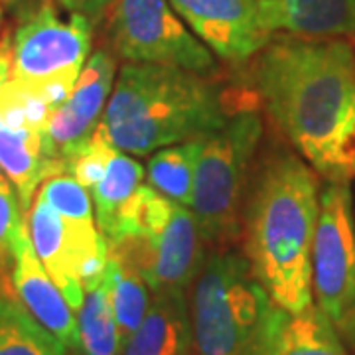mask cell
Masks as SVG:
<instances>
[{
  "instance_id": "4316f807",
  "label": "cell",
  "mask_w": 355,
  "mask_h": 355,
  "mask_svg": "<svg viewBox=\"0 0 355 355\" xmlns=\"http://www.w3.org/2000/svg\"><path fill=\"white\" fill-rule=\"evenodd\" d=\"M34 2H36V0H0L2 6L12 8V10H16L18 14H22L24 10H28Z\"/></svg>"
},
{
  "instance_id": "5b68a950",
  "label": "cell",
  "mask_w": 355,
  "mask_h": 355,
  "mask_svg": "<svg viewBox=\"0 0 355 355\" xmlns=\"http://www.w3.org/2000/svg\"><path fill=\"white\" fill-rule=\"evenodd\" d=\"M263 137L259 109H245L203 139L190 209L211 249L241 243L243 202Z\"/></svg>"
},
{
  "instance_id": "4dcf8cb0",
  "label": "cell",
  "mask_w": 355,
  "mask_h": 355,
  "mask_svg": "<svg viewBox=\"0 0 355 355\" xmlns=\"http://www.w3.org/2000/svg\"><path fill=\"white\" fill-rule=\"evenodd\" d=\"M354 209H355V198H354Z\"/></svg>"
},
{
  "instance_id": "e0dca14e",
  "label": "cell",
  "mask_w": 355,
  "mask_h": 355,
  "mask_svg": "<svg viewBox=\"0 0 355 355\" xmlns=\"http://www.w3.org/2000/svg\"><path fill=\"white\" fill-rule=\"evenodd\" d=\"M257 355H352L316 304L300 314L275 306Z\"/></svg>"
},
{
  "instance_id": "603a6c76",
  "label": "cell",
  "mask_w": 355,
  "mask_h": 355,
  "mask_svg": "<svg viewBox=\"0 0 355 355\" xmlns=\"http://www.w3.org/2000/svg\"><path fill=\"white\" fill-rule=\"evenodd\" d=\"M38 193L50 203V207L76 227H97L95 209L91 203V193L85 186H81L71 174H55L48 178Z\"/></svg>"
},
{
  "instance_id": "f1b7e54d",
  "label": "cell",
  "mask_w": 355,
  "mask_h": 355,
  "mask_svg": "<svg viewBox=\"0 0 355 355\" xmlns=\"http://www.w3.org/2000/svg\"><path fill=\"white\" fill-rule=\"evenodd\" d=\"M65 355H85L81 349H67V354Z\"/></svg>"
},
{
  "instance_id": "44dd1931",
  "label": "cell",
  "mask_w": 355,
  "mask_h": 355,
  "mask_svg": "<svg viewBox=\"0 0 355 355\" xmlns=\"http://www.w3.org/2000/svg\"><path fill=\"white\" fill-rule=\"evenodd\" d=\"M105 282L114 322L125 345L146 316L153 302V291L135 268L114 261L111 254L105 266Z\"/></svg>"
},
{
  "instance_id": "9a60e30c",
  "label": "cell",
  "mask_w": 355,
  "mask_h": 355,
  "mask_svg": "<svg viewBox=\"0 0 355 355\" xmlns=\"http://www.w3.org/2000/svg\"><path fill=\"white\" fill-rule=\"evenodd\" d=\"M0 172L10 180L26 216L40 184L64 174V168L51 158L44 128L0 123Z\"/></svg>"
},
{
  "instance_id": "52a82bcc",
  "label": "cell",
  "mask_w": 355,
  "mask_h": 355,
  "mask_svg": "<svg viewBox=\"0 0 355 355\" xmlns=\"http://www.w3.org/2000/svg\"><path fill=\"white\" fill-rule=\"evenodd\" d=\"M312 296L355 355V209L349 184L326 182L320 191Z\"/></svg>"
},
{
  "instance_id": "9c48e42d",
  "label": "cell",
  "mask_w": 355,
  "mask_h": 355,
  "mask_svg": "<svg viewBox=\"0 0 355 355\" xmlns=\"http://www.w3.org/2000/svg\"><path fill=\"white\" fill-rule=\"evenodd\" d=\"M26 229L40 263L77 312L85 291L99 284L109 261V245L99 227H76L64 221L40 193L26 214Z\"/></svg>"
},
{
  "instance_id": "4fadbf2b",
  "label": "cell",
  "mask_w": 355,
  "mask_h": 355,
  "mask_svg": "<svg viewBox=\"0 0 355 355\" xmlns=\"http://www.w3.org/2000/svg\"><path fill=\"white\" fill-rule=\"evenodd\" d=\"M10 280L14 296L40 326L55 336L67 349H79L77 318L73 316V310L67 304L58 284L40 263L38 254L28 237V229L16 245Z\"/></svg>"
},
{
  "instance_id": "8fae6325",
  "label": "cell",
  "mask_w": 355,
  "mask_h": 355,
  "mask_svg": "<svg viewBox=\"0 0 355 355\" xmlns=\"http://www.w3.org/2000/svg\"><path fill=\"white\" fill-rule=\"evenodd\" d=\"M116 55L99 48L89 55L87 64L71 93L50 114L44 139L51 158L67 168V162L87 146L101 125L116 79Z\"/></svg>"
},
{
  "instance_id": "277c9868",
  "label": "cell",
  "mask_w": 355,
  "mask_h": 355,
  "mask_svg": "<svg viewBox=\"0 0 355 355\" xmlns=\"http://www.w3.org/2000/svg\"><path fill=\"white\" fill-rule=\"evenodd\" d=\"M191 338L196 355H257L275 302L243 251L211 249L191 284Z\"/></svg>"
},
{
  "instance_id": "ffe728a7",
  "label": "cell",
  "mask_w": 355,
  "mask_h": 355,
  "mask_svg": "<svg viewBox=\"0 0 355 355\" xmlns=\"http://www.w3.org/2000/svg\"><path fill=\"white\" fill-rule=\"evenodd\" d=\"M202 142L203 139L188 140L156 150L146 164L150 188L172 202L190 207L196 164L200 158Z\"/></svg>"
},
{
  "instance_id": "83f0119b",
  "label": "cell",
  "mask_w": 355,
  "mask_h": 355,
  "mask_svg": "<svg viewBox=\"0 0 355 355\" xmlns=\"http://www.w3.org/2000/svg\"><path fill=\"white\" fill-rule=\"evenodd\" d=\"M347 42H349V46H352V51H354V60H355V34L352 36V38H347Z\"/></svg>"
},
{
  "instance_id": "f546056e",
  "label": "cell",
  "mask_w": 355,
  "mask_h": 355,
  "mask_svg": "<svg viewBox=\"0 0 355 355\" xmlns=\"http://www.w3.org/2000/svg\"><path fill=\"white\" fill-rule=\"evenodd\" d=\"M2 18H4V6L0 4V30H2Z\"/></svg>"
},
{
  "instance_id": "3957f363",
  "label": "cell",
  "mask_w": 355,
  "mask_h": 355,
  "mask_svg": "<svg viewBox=\"0 0 355 355\" xmlns=\"http://www.w3.org/2000/svg\"><path fill=\"white\" fill-rule=\"evenodd\" d=\"M245 109H259L254 89L229 87L214 76L156 64H125L97 137L132 156L205 139Z\"/></svg>"
},
{
  "instance_id": "7a4b0ae2",
  "label": "cell",
  "mask_w": 355,
  "mask_h": 355,
  "mask_svg": "<svg viewBox=\"0 0 355 355\" xmlns=\"http://www.w3.org/2000/svg\"><path fill=\"white\" fill-rule=\"evenodd\" d=\"M320 176L286 148L257 158L241 214L243 253L275 304L300 314L312 302V247Z\"/></svg>"
},
{
  "instance_id": "6da1fadb",
  "label": "cell",
  "mask_w": 355,
  "mask_h": 355,
  "mask_svg": "<svg viewBox=\"0 0 355 355\" xmlns=\"http://www.w3.org/2000/svg\"><path fill=\"white\" fill-rule=\"evenodd\" d=\"M259 103L318 176L355 180V60L347 40L275 36L253 67Z\"/></svg>"
},
{
  "instance_id": "8992f818",
  "label": "cell",
  "mask_w": 355,
  "mask_h": 355,
  "mask_svg": "<svg viewBox=\"0 0 355 355\" xmlns=\"http://www.w3.org/2000/svg\"><path fill=\"white\" fill-rule=\"evenodd\" d=\"M10 36V81L50 99L71 93L91 55L93 26L81 14L60 12L55 0H36Z\"/></svg>"
},
{
  "instance_id": "cb8c5ba5",
  "label": "cell",
  "mask_w": 355,
  "mask_h": 355,
  "mask_svg": "<svg viewBox=\"0 0 355 355\" xmlns=\"http://www.w3.org/2000/svg\"><path fill=\"white\" fill-rule=\"evenodd\" d=\"M26 231V216L10 180L0 172V277L14 265V251Z\"/></svg>"
},
{
  "instance_id": "ac0fdd59",
  "label": "cell",
  "mask_w": 355,
  "mask_h": 355,
  "mask_svg": "<svg viewBox=\"0 0 355 355\" xmlns=\"http://www.w3.org/2000/svg\"><path fill=\"white\" fill-rule=\"evenodd\" d=\"M142 180H144V166L132 156L119 153L114 148L105 164L101 178L89 190L93 198L95 221L105 239L113 235L119 217L123 214L125 205L140 190Z\"/></svg>"
},
{
  "instance_id": "d6986e66",
  "label": "cell",
  "mask_w": 355,
  "mask_h": 355,
  "mask_svg": "<svg viewBox=\"0 0 355 355\" xmlns=\"http://www.w3.org/2000/svg\"><path fill=\"white\" fill-rule=\"evenodd\" d=\"M67 347L32 318L10 288H0V355H65Z\"/></svg>"
},
{
  "instance_id": "7c38bea8",
  "label": "cell",
  "mask_w": 355,
  "mask_h": 355,
  "mask_svg": "<svg viewBox=\"0 0 355 355\" xmlns=\"http://www.w3.org/2000/svg\"><path fill=\"white\" fill-rule=\"evenodd\" d=\"M180 18L219 60L249 62L277 34L263 16L261 0H170Z\"/></svg>"
},
{
  "instance_id": "ba28073f",
  "label": "cell",
  "mask_w": 355,
  "mask_h": 355,
  "mask_svg": "<svg viewBox=\"0 0 355 355\" xmlns=\"http://www.w3.org/2000/svg\"><path fill=\"white\" fill-rule=\"evenodd\" d=\"M111 50L125 64H156L216 76L211 50L174 10L170 0H116L107 14Z\"/></svg>"
},
{
  "instance_id": "2e32d148",
  "label": "cell",
  "mask_w": 355,
  "mask_h": 355,
  "mask_svg": "<svg viewBox=\"0 0 355 355\" xmlns=\"http://www.w3.org/2000/svg\"><path fill=\"white\" fill-rule=\"evenodd\" d=\"M121 355H196L186 292L153 294V302Z\"/></svg>"
},
{
  "instance_id": "7402d4cb",
  "label": "cell",
  "mask_w": 355,
  "mask_h": 355,
  "mask_svg": "<svg viewBox=\"0 0 355 355\" xmlns=\"http://www.w3.org/2000/svg\"><path fill=\"white\" fill-rule=\"evenodd\" d=\"M77 330L79 349L85 355H121L123 352L105 277L85 291L83 304L77 310Z\"/></svg>"
},
{
  "instance_id": "5bb4252c",
  "label": "cell",
  "mask_w": 355,
  "mask_h": 355,
  "mask_svg": "<svg viewBox=\"0 0 355 355\" xmlns=\"http://www.w3.org/2000/svg\"><path fill=\"white\" fill-rule=\"evenodd\" d=\"M272 34L347 40L355 34V0H261Z\"/></svg>"
},
{
  "instance_id": "30bf717a",
  "label": "cell",
  "mask_w": 355,
  "mask_h": 355,
  "mask_svg": "<svg viewBox=\"0 0 355 355\" xmlns=\"http://www.w3.org/2000/svg\"><path fill=\"white\" fill-rule=\"evenodd\" d=\"M114 261L139 272L153 294L190 291L207 259V241L190 207L174 202L166 227L153 237L107 241Z\"/></svg>"
},
{
  "instance_id": "484cf974",
  "label": "cell",
  "mask_w": 355,
  "mask_h": 355,
  "mask_svg": "<svg viewBox=\"0 0 355 355\" xmlns=\"http://www.w3.org/2000/svg\"><path fill=\"white\" fill-rule=\"evenodd\" d=\"M8 79H10V36L6 34L0 40V109H2V95Z\"/></svg>"
},
{
  "instance_id": "d4e9b609",
  "label": "cell",
  "mask_w": 355,
  "mask_h": 355,
  "mask_svg": "<svg viewBox=\"0 0 355 355\" xmlns=\"http://www.w3.org/2000/svg\"><path fill=\"white\" fill-rule=\"evenodd\" d=\"M116 0H55V4L71 14H81L87 18L91 26L99 24L103 18L109 14Z\"/></svg>"
}]
</instances>
